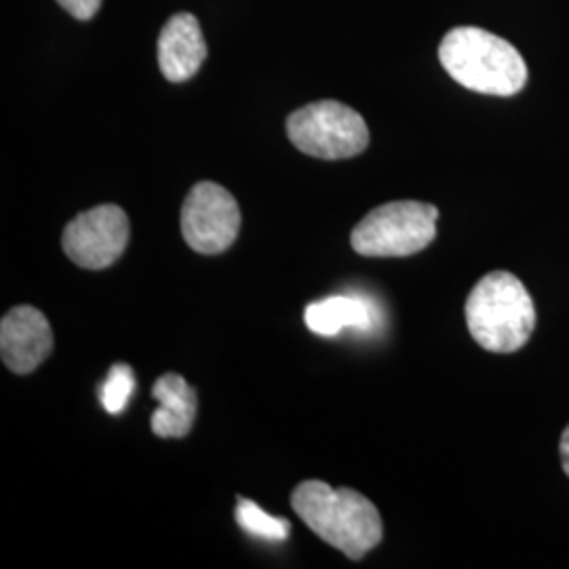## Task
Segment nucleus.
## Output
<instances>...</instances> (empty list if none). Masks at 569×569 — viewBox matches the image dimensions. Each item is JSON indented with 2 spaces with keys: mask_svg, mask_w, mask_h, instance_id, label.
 Here are the masks:
<instances>
[{
  "mask_svg": "<svg viewBox=\"0 0 569 569\" xmlns=\"http://www.w3.org/2000/svg\"><path fill=\"white\" fill-rule=\"evenodd\" d=\"M559 451H561V467H563L566 475L569 477V427L563 430V437H561V446H559Z\"/></svg>",
  "mask_w": 569,
  "mask_h": 569,
  "instance_id": "obj_15",
  "label": "nucleus"
},
{
  "mask_svg": "<svg viewBox=\"0 0 569 569\" xmlns=\"http://www.w3.org/2000/svg\"><path fill=\"white\" fill-rule=\"evenodd\" d=\"M152 397L159 409L152 413L150 427L161 439H182L197 420V392L180 373H164L154 387Z\"/></svg>",
  "mask_w": 569,
  "mask_h": 569,
  "instance_id": "obj_10",
  "label": "nucleus"
},
{
  "mask_svg": "<svg viewBox=\"0 0 569 569\" xmlns=\"http://www.w3.org/2000/svg\"><path fill=\"white\" fill-rule=\"evenodd\" d=\"M129 243V218L119 204H98L66 226L61 247L66 256L87 270L114 264Z\"/></svg>",
  "mask_w": 569,
  "mask_h": 569,
  "instance_id": "obj_7",
  "label": "nucleus"
},
{
  "mask_svg": "<svg viewBox=\"0 0 569 569\" xmlns=\"http://www.w3.org/2000/svg\"><path fill=\"white\" fill-rule=\"evenodd\" d=\"M63 11H68L77 20L89 21L102 7V0H56Z\"/></svg>",
  "mask_w": 569,
  "mask_h": 569,
  "instance_id": "obj_14",
  "label": "nucleus"
},
{
  "mask_svg": "<svg viewBox=\"0 0 569 569\" xmlns=\"http://www.w3.org/2000/svg\"><path fill=\"white\" fill-rule=\"evenodd\" d=\"M207 60L201 23L192 13H176L159 34V66L169 82L192 79Z\"/></svg>",
  "mask_w": 569,
  "mask_h": 569,
  "instance_id": "obj_9",
  "label": "nucleus"
},
{
  "mask_svg": "<svg viewBox=\"0 0 569 569\" xmlns=\"http://www.w3.org/2000/svg\"><path fill=\"white\" fill-rule=\"evenodd\" d=\"M439 209L420 201H392L369 211L355 226L350 244L366 258H407L437 237Z\"/></svg>",
  "mask_w": 569,
  "mask_h": 569,
  "instance_id": "obj_4",
  "label": "nucleus"
},
{
  "mask_svg": "<svg viewBox=\"0 0 569 569\" xmlns=\"http://www.w3.org/2000/svg\"><path fill=\"white\" fill-rule=\"evenodd\" d=\"M291 507L329 547L359 561L382 542L380 510L355 489H333L326 481H305L293 489Z\"/></svg>",
  "mask_w": 569,
  "mask_h": 569,
  "instance_id": "obj_1",
  "label": "nucleus"
},
{
  "mask_svg": "<svg viewBox=\"0 0 569 569\" xmlns=\"http://www.w3.org/2000/svg\"><path fill=\"white\" fill-rule=\"evenodd\" d=\"M439 60L453 81L477 93L510 98L528 82L523 56L509 41L483 28L460 26L449 30L439 47Z\"/></svg>",
  "mask_w": 569,
  "mask_h": 569,
  "instance_id": "obj_2",
  "label": "nucleus"
},
{
  "mask_svg": "<svg viewBox=\"0 0 569 569\" xmlns=\"http://www.w3.org/2000/svg\"><path fill=\"white\" fill-rule=\"evenodd\" d=\"M237 521L249 533L270 540V542H283L284 538L289 536V529H291V523L287 519L272 517L266 510L260 509L256 502L244 500V498H239Z\"/></svg>",
  "mask_w": 569,
  "mask_h": 569,
  "instance_id": "obj_12",
  "label": "nucleus"
},
{
  "mask_svg": "<svg viewBox=\"0 0 569 569\" xmlns=\"http://www.w3.org/2000/svg\"><path fill=\"white\" fill-rule=\"evenodd\" d=\"M465 315L472 340L489 352H517L536 329L533 300L526 284L507 270L489 272L472 287Z\"/></svg>",
  "mask_w": 569,
  "mask_h": 569,
  "instance_id": "obj_3",
  "label": "nucleus"
},
{
  "mask_svg": "<svg viewBox=\"0 0 569 569\" xmlns=\"http://www.w3.org/2000/svg\"><path fill=\"white\" fill-rule=\"evenodd\" d=\"M239 230L241 209L224 186L194 183L182 207L183 241L197 253L218 256L232 247Z\"/></svg>",
  "mask_w": 569,
  "mask_h": 569,
  "instance_id": "obj_6",
  "label": "nucleus"
},
{
  "mask_svg": "<svg viewBox=\"0 0 569 569\" xmlns=\"http://www.w3.org/2000/svg\"><path fill=\"white\" fill-rule=\"evenodd\" d=\"M136 390V376L133 369L124 363H117L110 369L106 382H103L102 397L103 407L108 413H121L124 406L129 403L131 395Z\"/></svg>",
  "mask_w": 569,
  "mask_h": 569,
  "instance_id": "obj_13",
  "label": "nucleus"
},
{
  "mask_svg": "<svg viewBox=\"0 0 569 569\" xmlns=\"http://www.w3.org/2000/svg\"><path fill=\"white\" fill-rule=\"evenodd\" d=\"M287 136L300 152L323 161L352 159L369 146L366 119L336 100L308 103L291 112Z\"/></svg>",
  "mask_w": 569,
  "mask_h": 569,
  "instance_id": "obj_5",
  "label": "nucleus"
},
{
  "mask_svg": "<svg viewBox=\"0 0 569 569\" xmlns=\"http://www.w3.org/2000/svg\"><path fill=\"white\" fill-rule=\"evenodd\" d=\"M53 350V331L39 308L16 306L0 323L2 363L18 376H28L44 363Z\"/></svg>",
  "mask_w": 569,
  "mask_h": 569,
  "instance_id": "obj_8",
  "label": "nucleus"
},
{
  "mask_svg": "<svg viewBox=\"0 0 569 569\" xmlns=\"http://www.w3.org/2000/svg\"><path fill=\"white\" fill-rule=\"evenodd\" d=\"M306 326L317 336H338L346 327L367 329L371 326V312L366 300L352 296H331L321 302L308 306Z\"/></svg>",
  "mask_w": 569,
  "mask_h": 569,
  "instance_id": "obj_11",
  "label": "nucleus"
}]
</instances>
